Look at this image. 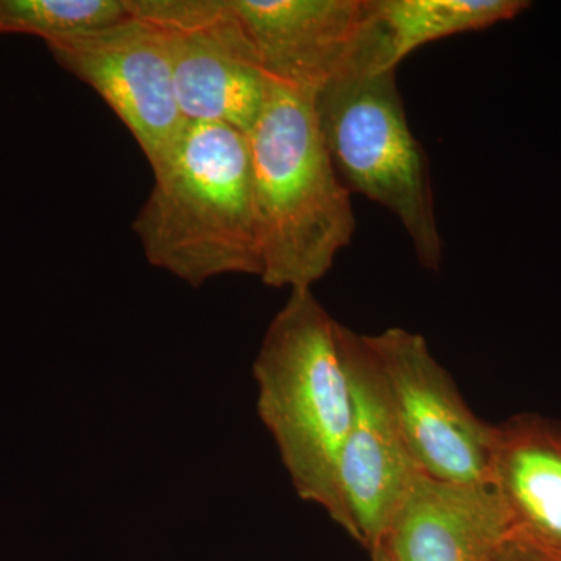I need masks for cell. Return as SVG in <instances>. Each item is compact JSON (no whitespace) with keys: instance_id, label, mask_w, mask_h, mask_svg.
Masks as SVG:
<instances>
[{"instance_id":"13","label":"cell","mask_w":561,"mask_h":561,"mask_svg":"<svg viewBox=\"0 0 561 561\" xmlns=\"http://www.w3.org/2000/svg\"><path fill=\"white\" fill-rule=\"evenodd\" d=\"M130 13L128 0H0V33L49 44L110 27Z\"/></svg>"},{"instance_id":"14","label":"cell","mask_w":561,"mask_h":561,"mask_svg":"<svg viewBox=\"0 0 561 561\" xmlns=\"http://www.w3.org/2000/svg\"><path fill=\"white\" fill-rule=\"evenodd\" d=\"M500 561H561V559L535 548L529 542L512 537L505 545Z\"/></svg>"},{"instance_id":"10","label":"cell","mask_w":561,"mask_h":561,"mask_svg":"<svg viewBox=\"0 0 561 561\" xmlns=\"http://www.w3.org/2000/svg\"><path fill=\"white\" fill-rule=\"evenodd\" d=\"M511 538V518L491 483L420 472L379 545L393 561H500Z\"/></svg>"},{"instance_id":"2","label":"cell","mask_w":561,"mask_h":561,"mask_svg":"<svg viewBox=\"0 0 561 561\" xmlns=\"http://www.w3.org/2000/svg\"><path fill=\"white\" fill-rule=\"evenodd\" d=\"M262 283L312 290L356 231L351 192L332 164L312 95L268 79L249 133Z\"/></svg>"},{"instance_id":"9","label":"cell","mask_w":561,"mask_h":561,"mask_svg":"<svg viewBox=\"0 0 561 561\" xmlns=\"http://www.w3.org/2000/svg\"><path fill=\"white\" fill-rule=\"evenodd\" d=\"M262 72L316 98L346 73L375 72L368 0H231Z\"/></svg>"},{"instance_id":"4","label":"cell","mask_w":561,"mask_h":561,"mask_svg":"<svg viewBox=\"0 0 561 561\" xmlns=\"http://www.w3.org/2000/svg\"><path fill=\"white\" fill-rule=\"evenodd\" d=\"M313 106L343 184L389 209L408 232L420 264L438 271L443 239L430 160L409 127L397 70L346 73L317 92Z\"/></svg>"},{"instance_id":"7","label":"cell","mask_w":561,"mask_h":561,"mask_svg":"<svg viewBox=\"0 0 561 561\" xmlns=\"http://www.w3.org/2000/svg\"><path fill=\"white\" fill-rule=\"evenodd\" d=\"M47 49L62 69L101 95L151 169L168 157L187 121L164 41L150 22L130 13L101 31L49 43Z\"/></svg>"},{"instance_id":"11","label":"cell","mask_w":561,"mask_h":561,"mask_svg":"<svg viewBox=\"0 0 561 561\" xmlns=\"http://www.w3.org/2000/svg\"><path fill=\"white\" fill-rule=\"evenodd\" d=\"M490 483L512 537L561 559V421L519 413L494 424Z\"/></svg>"},{"instance_id":"15","label":"cell","mask_w":561,"mask_h":561,"mask_svg":"<svg viewBox=\"0 0 561 561\" xmlns=\"http://www.w3.org/2000/svg\"><path fill=\"white\" fill-rule=\"evenodd\" d=\"M370 553L371 561H393L391 560L390 553L386 551L382 545L375 546Z\"/></svg>"},{"instance_id":"12","label":"cell","mask_w":561,"mask_h":561,"mask_svg":"<svg viewBox=\"0 0 561 561\" xmlns=\"http://www.w3.org/2000/svg\"><path fill=\"white\" fill-rule=\"evenodd\" d=\"M526 0H370L379 70H397L412 51L483 31L529 10Z\"/></svg>"},{"instance_id":"8","label":"cell","mask_w":561,"mask_h":561,"mask_svg":"<svg viewBox=\"0 0 561 561\" xmlns=\"http://www.w3.org/2000/svg\"><path fill=\"white\" fill-rule=\"evenodd\" d=\"M335 334L353 400L341 461L343 500L353 524V540L371 551L382 541L421 471L402 437L389 390L365 334L339 321Z\"/></svg>"},{"instance_id":"5","label":"cell","mask_w":561,"mask_h":561,"mask_svg":"<svg viewBox=\"0 0 561 561\" xmlns=\"http://www.w3.org/2000/svg\"><path fill=\"white\" fill-rule=\"evenodd\" d=\"M130 9L164 41L184 119L249 135L267 98L268 77L231 0H130Z\"/></svg>"},{"instance_id":"6","label":"cell","mask_w":561,"mask_h":561,"mask_svg":"<svg viewBox=\"0 0 561 561\" xmlns=\"http://www.w3.org/2000/svg\"><path fill=\"white\" fill-rule=\"evenodd\" d=\"M365 341L419 470L438 481L490 483L494 424L471 411L426 339L389 328Z\"/></svg>"},{"instance_id":"1","label":"cell","mask_w":561,"mask_h":561,"mask_svg":"<svg viewBox=\"0 0 561 561\" xmlns=\"http://www.w3.org/2000/svg\"><path fill=\"white\" fill-rule=\"evenodd\" d=\"M133 221L146 260L190 284L261 273L249 135L187 122Z\"/></svg>"},{"instance_id":"3","label":"cell","mask_w":561,"mask_h":561,"mask_svg":"<svg viewBox=\"0 0 561 561\" xmlns=\"http://www.w3.org/2000/svg\"><path fill=\"white\" fill-rule=\"evenodd\" d=\"M335 327L312 290H291L265 331L253 376L257 415L298 496L353 538L341 482L353 400Z\"/></svg>"}]
</instances>
